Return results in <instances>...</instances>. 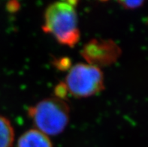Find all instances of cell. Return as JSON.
<instances>
[{
  "label": "cell",
  "instance_id": "6da1fadb",
  "mask_svg": "<svg viewBox=\"0 0 148 147\" xmlns=\"http://www.w3.org/2000/svg\"><path fill=\"white\" fill-rule=\"evenodd\" d=\"M76 1H62L51 4L44 14L42 30L54 36L62 45L75 47L81 38L77 23Z\"/></svg>",
  "mask_w": 148,
  "mask_h": 147
},
{
  "label": "cell",
  "instance_id": "7a4b0ae2",
  "mask_svg": "<svg viewBox=\"0 0 148 147\" xmlns=\"http://www.w3.org/2000/svg\"><path fill=\"white\" fill-rule=\"evenodd\" d=\"M28 116L36 129L46 135L61 134L69 124L70 107L66 101L47 98L28 109Z\"/></svg>",
  "mask_w": 148,
  "mask_h": 147
},
{
  "label": "cell",
  "instance_id": "3957f363",
  "mask_svg": "<svg viewBox=\"0 0 148 147\" xmlns=\"http://www.w3.org/2000/svg\"><path fill=\"white\" fill-rule=\"evenodd\" d=\"M104 80L103 73L99 68L87 63H78L70 68L65 83L71 95L83 98L104 90Z\"/></svg>",
  "mask_w": 148,
  "mask_h": 147
},
{
  "label": "cell",
  "instance_id": "277c9868",
  "mask_svg": "<svg viewBox=\"0 0 148 147\" xmlns=\"http://www.w3.org/2000/svg\"><path fill=\"white\" fill-rule=\"evenodd\" d=\"M120 54V47L111 39L93 38L86 42L81 50L86 63L99 68L114 63Z\"/></svg>",
  "mask_w": 148,
  "mask_h": 147
},
{
  "label": "cell",
  "instance_id": "5b68a950",
  "mask_svg": "<svg viewBox=\"0 0 148 147\" xmlns=\"http://www.w3.org/2000/svg\"><path fill=\"white\" fill-rule=\"evenodd\" d=\"M17 147H53L47 135L37 129H30L20 137Z\"/></svg>",
  "mask_w": 148,
  "mask_h": 147
},
{
  "label": "cell",
  "instance_id": "8992f818",
  "mask_svg": "<svg viewBox=\"0 0 148 147\" xmlns=\"http://www.w3.org/2000/svg\"><path fill=\"white\" fill-rule=\"evenodd\" d=\"M14 130L11 122L0 116V147H11L14 140Z\"/></svg>",
  "mask_w": 148,
  "mask_h": 147
},
{
  "label": "cell",
  "instance_id": "52a82bcc",
  "mask_svg": "<svg viewBox=\"0 0 148 147\" xmlns=\"http://www.w3.org/2000/svg\"><path fill=\"white\" fill-rule=\"evenodd\" d=\"M53 65L58 71H69L72 67V62L70 58L64 56V57L54 58L53 59Z\"/></svg>",
  "mask_w": 148,
  "mask_h": 147
},
{
  "label": "cell",
  "instance_id": "ba28073f",
  "mask_svg": "<svg viewBox=\"0 0 148 147\" xmlns=\"http://www.w3.org/2000/svg\"><path fill=\"white\" fill-rule=\"evenodd\" d=\"M69 90L65 82H60L54 88V95L55 98L60 99V100L65 101L67 98Z\"/></svg>",
  "mask_w": 148,
  "mask_h": 147
},
{
  "label": "cell",
  "instance_id": "9c48e42d",
  "mask_svg": "<svg viewBox=\"0 0 148 147\" xmlns=\"http://www.w3.org/2000/svg\"><path fill=\"white\" fill-rule=\"evenodd\" d=\"M118 2L124 8L131 10L141 7L144 4L143 1H120Z\"/></svg>",
  "mask_w": 148,
  "mask_h": 147
},
{
  "label": "cell",
  "instance_id": "30bf717a",
  "mask_svg": "<svg viewBox=\"0 0 148 147\" xmlns=\"http://www.w3.org/2000/svg\"><path fill=\"white\" fill-rule=\"evenodd\" d=\"M21 8V4L17 1H10L6 4V9L9 13H16Z\"/></svg>",
  "mask_w": 148,
  "mask_h": 147
}]
</instances>
